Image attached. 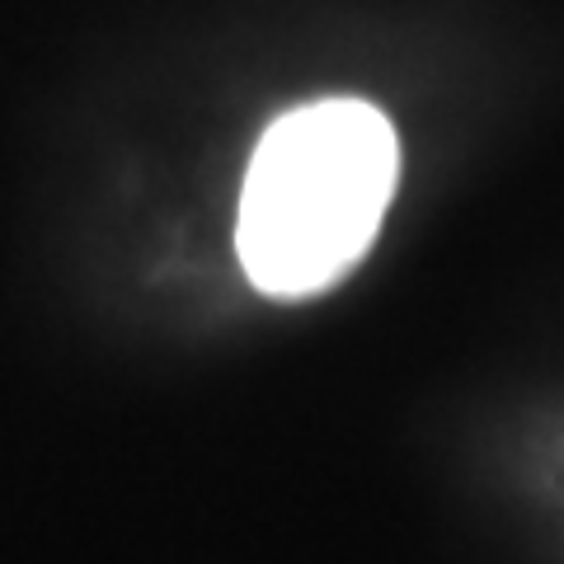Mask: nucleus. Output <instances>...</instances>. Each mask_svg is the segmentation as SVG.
<instances>
[{"instance_id":"1","label":"nucleus","mask_w":564,"mask_h":564,"mask_svg":"<svg viewBox=\"0 0 564 564\" xmlns=\"http://www.w3.org/2000/svg\"><path fill=\"white\" fill-rule=\"evenodd\" d=\"M395 128L367 99L282 113L245 170L236 250L269 296H311L367 254L395 193Z\"/></svg>"}]
</instances>
